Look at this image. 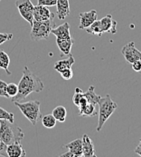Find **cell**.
Instances as JSON below:
<instances>
[{"mask_svg":"<svg viewBox=\"0 0 141 157\" xmlns=\"http://www.w3.org/2000/svg\"><path fill=\"white\" fill-rule=\"evenodd\" d=\"M96 105L92 104V103H88L84 108H82L81 110L79 111V115L80 116H85V117H92L97 114L96 111Z\"/></svg>","mask_w":141,"mask_h":157,"instance_id":"cell-20","label":"cell"},{"mask_svg":"<svg viewBox=\"0 0 141 157\" xmlns=\"http://www.w3.org/2000/svg\"><path fill=\"white\" fill-rule=\"evenodd\" d=\"M135 153H136L137 155H139V156H141V144H139V146H137V147H136V149H135Z\"/></svg>","mask_w":141,"mask_h":157,"instance_id":"cell-33","label":"cell"},{"mask_svg":"<svg viewBox=\"0 0 141 157\" xmlns=\"http://www.w3.org/2000/svg\"><path fill=\"white\" fill-rule=\"evenodd\" d=\"M83 95L84 97L87 99V101L89 103H92V104H94V105H97L100 99L101 96L98 95L96 93H95V90H94V86H91L89 87V89L87 92L83 93Z\"/></svg>","mask_w":141,"mask_h":157,"instance_id":"cell-19","label":"cell"},{"mask_svg":"<svg viewBox=\"0 0 141 157\" xmlns=\"http://www.w3.org/2000/svg\"><path fill=\"white\" fill-rule=\"evenodd\" d=\"M139 144H141V138H140V140H139Z\"/></svg>","mask_w":141,"mask_h":157,"instance_id":"cell-34","label":"cell"},{"mask_svg":"<svg viewBox=\"0 0 141 157\" xmlns=\"http://www.w3.org/2000/svg\"><path fill=\"white\" fill-rule=\"evenodd\" d=\"M10 65L9 56L3 50H0V68L5 70L8 75H11V72L8 70V67Z\"/></svg>","mask_w":141,"mask_h":157,"instance_id":"cell-21","label":"cell"},{"mask_svg":"<svg viewBox=\"0 0 141 157\" xmlns=\"http://www.w3.org/2000/svg\"><path fill=\"white\" fill-rule=\"evenodd\" d=\"M61 76L63 77V79L64 80H70L72 78L73 76V72L71 70V68H69V69H66V70H63L60 73Z\"/></svg>","mask_w":141,"mask_h":157,"instance_id":"cell-26","label":"cell"},{"mask_svg":"<svg viewBox=\"0 0 141 157\" xmlns=\"http://www.w3.org/2000/svg\"><path fill=\"white\" fill-rule=\"evenodd\" d=\"M75 63V59L74 57L71 56V54H70L68 56V57L66 59H62L60 61H57L55 64H54V69L58 72V73H61L62 71L63 70H66V69H69L71 68L72 65Z\"/></svg>","mask_w":141,"mask_h":157,"instance_id":"cell-17","label":"cell"},{"mask_svg":"<svg viewBox=\"0 0 141 157\" xmlns=\"http://www.w3.org/2000/svg\"><path fill=\"white\" fill-rule=\"evenodd\" d=\"M52 18H54V14L52 13L45 6L37 5L34 7V20L46 21Z\"/></svg>","mask_w":141,"mask_h":157,"instance_id":"cell-8","label":"cell"},{"mask_svg":"<svg viewBox=\"0 0 141 157\" xmlns=\"http://www.w3.org/2000/svg\"><path fill=\"white\" fill-rule=\"evenodd\" d=\"M14 104L19 108V110L28 119V121L31 122L33 125H35L37 124L38 119L41 117L40 112V105L41 103L39 101H28V102H14Z\"/></svg>","mask_w":141,"mask_h":157,"instance_id":"cell-4","label":"cell"},{"mask_svg":"<svg viewBox=\"0 0 141 157\" xmlns=\"http://www.w3.org/2000/svg\"><path fill=\"white\" fill-rule=\"evenodd\" d=\"M56 44L63 56H69L71 46L74 44L72 37L69 38H56Z\"/></svg>","mask_w":141,"mask_h":157,"instance_id":"cell-14","label":"cell"},{"mask_svg":"<svg viewBox=\"0 0 141 157\" xmlns=\"http://www.w3.org/2000/svg\"><path fill=\"white\" fill-rule=\"evenodd\" d=\"M139 60H140V61H141V56H140V58H139Z\"/></svg>","mask_w":141,"mask_h":157,"instance_id":"cell-35","label":"cell"},{"mask_svg":"<svg viewBox=\"0 0 141 157\" xmlns=\"http://www.w3.org/2000/svg\"><path fill=\"white\" fill-rule=\"evenodd\" d=\"M121 53L125 57L126 61L129 64H132L134 61L139 60L141 56V52L136 48L134 42H129L126 45H124L121 50Z\"/></svg>","mask_w":141,"mask_h":157,"instance_id":"cell-7","label":"cell"},{"mask_svg":"<svg viewBox=\"0 0 141 157\" xmlns=\"http://www.w3.org/2000/svg\"><path fill=\"white\" fill-rule=\"evenodd\" d=\"M82 143V156L83 157H95V148H94L93 142L89 137V135H83L81 138Z\"/></svg>","mask_w":141,"mask_h":157,"instance_id":"cell-11","label":"cell"},{"mask_svg":"<svg viewBox=\"0 0 141 157\" xmlns=\"http://www.w3.org/2000/svg\"><path fill=\"white\" fill-rule=\"evenodd\" d=\"M97 11L96 10H91L89 12H83L80 14V29H86L89 27L94 21L97 20Z\"/></svg>","mask_w":141,"mask_h":157,"instance_id":"cell-10","label":"cell"},{"mask_svg":"<svg viewBox=\"0 0 141 157\" xmlns=\"http://www.w3.org/2000/svg\"><path fill=\"white\" fill-rule=\"evenodd\" d=\"M89 34H92V35H97V36H101L103 33L101 31V28H100V25H99V20H96L94 21L89 27H87L85 29Z\"/></svg>","mask_w":141,"mask_h":157,"instance_id":"cell-23","label":"cell"},{"mask_svg":"<svg viewBox=\"0 0 141 157\" xmlns=\"http://www.w3.org/2000/svg\"><path fill=\"white\" fill-rule=\"evenodd\" d=\"M99 21L102 33H110V34L117 33V27H116L117 22L112 18L111 15H107Z\"/></svg>","mask_w":141,"mask_h":157,"instance_id":"cell-9","label":"cell"},{"mask_svg":"<svg viewBox=\"0 0 141 157\" xmlns=\"http://www.w3.org/2000/svg\"><path fill=\"white\" fill-rule=\"evenodd\" d=\"M60 157H75L74 156V155L72 154V153H70V151H68V152H66V153H64V154H62Z\"/></svg>","mask_w":141,"mask_h":157,"instance_id":"cell-32","label":"cell"},{"mask_svg":"<svg viewBox=\"0 0 141 157\" xmlns=\"http://www.w3.org/2000/svg\"><path fill=\"white\" fill-rule=\"evenodd\" d=\"M52 114L54 116V118L56 119V121L58 122H61V123H63L65 122L66 120V116H67V111H66V108L63 105H59V106H56L53 110Z\"/></svg>","mask_w":141,"mask_h":157,"instance_id":"cell-18","label":"cell"},{"mask_svg":"<svg viewBox=\"0 0 141 157\" xmlns=\"http://www.w3.org/2000/svg\"><path fill=\"white\" fill-rule=\"evenodd\" d=\"M17 92H18V86H17V85H16L15 83L7 84V86H6V93H7L9 98H12V97H14L15 95H16Z\"/></svg>","mask_w":141,"mask_h":157,"instance_id":"cell-25","label":"cell"},{"mask_svg":"<svg viewBox=\"0 0 141 157\" xmlns=\"http://www.w3.org/2000/svg\"><path fill=\"white\" fill-rule=\"evenodd\" d=\"M132 69L135 71V72H141V61L139 59V60H136L134 61L132 64Z\"/></svg>","mask_w":141,"mask_h":157,"instance_id":"cell-31","label":"cell"},{"mask_svg":"<svg viewBox=\"0 0 141 157\" xmlns=\"http://www.w3.org/2000/svg\"><path fill=\"white\" fill-rule=\"evenodd\" d=\"M0 156H7L6 154V144L0 138Z\"/></svg>","mask_w":141,"mask_h":157,"instance_id":"cell-30","label":"cell"},{"mask_svg":"<svg viewBox=\"0 0 141 157\" xmlns=\"http://www.w3.org/2000/svg\"><path fill=\"white\" fill-rule=\"evenodd\" d=\"M6 86H7V84L2 80H0V96L9 98V96L6 93Z\"/></svg>","mask_w":141,"mask_h":157,"instance_id":"cell-28","label":"cell"},{"mask_svg":"<svg viewBox=\"0 0 141 157\" xmlns=\"http://www.w3.org/2000/svg\"><path fill=\"white\" fill-rule=\"evenodd\" d=\"M24 137L23 130L14 123L6 120H0V138L6 144L21 142Z\"/></svg>","mask_w":141,"mask_h":157,"instance_id":"cell-2","label":"cell"},{"mask_svg":"<svg viewBox=\"0 0 141 157\" xmlns=\"http://www.w3.org/2000/svg\"><path fill=\"white\" fill-rule=\"evenodd\" d=\"M51 33L53 34L56 36V38H69V37H71L70 34L69 23H63V25H60L59 26L52 28Z\"/></svg>","mask_w":141,"mask_h":157,"instance_id":"cell-15","label":"cell"},{"mask_svg":"<svg viewBox=\"0 0 141 157\" xmlns=\"http://www.w3.org/2000/svg\"><path fill=\"white\" fill-rule=\"evenodd\" d=\"M63 147L67 148L68 151L72 153L75 157L82 156V143L81 139H76L71 141L70 143L63 145Z\"/></svg>","mask_w":141,"mask_h":157,"instance_id":"cell-16","label":"cell"},{"mask_svg":"<svg viewBox=\"0 0 141 157\" xmlns=\"http://www.w3.org/2000/svg\"><path fill=\"white\" fill-rule=\"evenodd\" d=\"M18 92L16 95L11 98V101L21 102L25 99L32 93H40L45 88L44 83L39 76L32 73L27 67H24L23 70V76L19 81Z\"/></svg>","mask_w":141,"mask_h":157,"instance_id":"cell-1","label":"cell"},{"mask_svg":"<svg viewBox=\"0 0 141 157\" xmlns=\"http://www.w3.org/2000/svg\"><path fill=\"white\" fill-rule=\"evenodd\" d=\"M0 120H6L10 123H14L15 116L13 113L7 112L6 110L0 107Z\"/></svg>","mask_w":141,"mask_h":157,"instance_id":"cell-24","label":"cell"},{"mask_svg":"<svg viewBox=\"0 0 141 157\" xmlns=\"http://www.w3.org/2000/svg\"><path fill=\"white\" fill-rule=\"evenodd\" d=\"M13 38L12 33H0V45Z\"/></svg>","mask_w":141,"mask_h":157,"instance_id":"cell-27","label":"cell"},{"mask_svg":"<svg viewBox=\"0 0 141 157\" xmlns=\"http://www.w3.org/2000/svg\"><path fill=\"white\" fill-rule=\"evenodd\" d=\"M57 0H37V5L45 6H53L56 5Z\"/></svg>","mask_w":141,"mask_h":157,"instance_id":"cell-29","label":"cell"},{"mask_svg":"<svg viewBox=\"0 0 141 157\" xmlns=\"http://www.w3.org/2000/svg\"><path fill=\"white\" fill-rule=\"evenodd\" d=\"M99 121L97 125V131L99 132L108 119L118 108V105L111 99L110 95L107 94L104 97H100L99 103Z\"/></svg>","mask_w":141,"mask_h":157,"instance_id":"cell-3","label":"cell"},{"mask_svg":"<svg viewBox=\"0 0 141 157\" xmlns=\"http://www.w3.org/2000/svg\"><path fill=\"white\" fill-rule=\"evenodd\" d=\"M56 119L54 118V116L51 113V114H46L45 116L42 117V124L43 125L47 128V129H52L56 125Z\"/></svg>","mask_w":141,"mask_h":157,"instance_id":"cell-22","label":"cell"},{"mask_svg":"<svg viewBox=\"0 0 141 157\" xmlns=\"http://www.w3.org/2000/svg\"><path fill=\"white\" fill-rule=\"evenodd\" d=\"M57 17L60 20H63L70 15V4L69 0H57L56 2Z\"/></svg>","mask_w":141,"mask_h":157,"instance_id":"cell-13","label":"cell"},{"mask_svg":"<svg viewBox=\"0 0 141 157\" xmlns=\"http://www.w3.org/2000/svg\"><path fill=\"white\" fill-rule=\"evenodd\" d=\"M54 18L49 19L46 21H35L34 20L31 30V38L34 41H39L46 39L51 34L52 28L55 27Z\"/></svg>","mask_w":141,"mask_h":157,"instance_id":"cell-5","label":"cell"},{"mask_svg":"<svg viewBox=\"0 0 141 157\" xmlns=\"http://www.w3.org/2000/svg\"><path fill=\"white\" fill-rule=\"evenodd\" d=\"M6 154L8 157H24L26 155V152L20 142L6 145Z\"/></svg>","mask_w":141,"mask_h":157,"instance_id":"cell-12","label":"cell"},{"mask_svg":"<svg viewBox=\"0 0 141 157\" xmlns=\"http://www.w3.org/2000/svg\"><path fill=\"white\" fill-rule=\"evenodd\" d=\"M0 1H1V0H0Z\"/></svg>","mask_w":141,"mask_h":157,"instance_id":"cell-36","label":"cell"},{"mask_svg":"<svg viewBox=\"0 0 141 157\" xmlns=\"http://www.w3.org/2000/svg\"><path fill=\"white\" fill-rule=\"evenodd\" d=\"M16 6L18 8L20 16L31 25L34 22V7L31 0H16Z\"/></svg>","mask_w":141,"mask_h":157,"instance_id":"cell-6","label":"cell"}]
</instances>
